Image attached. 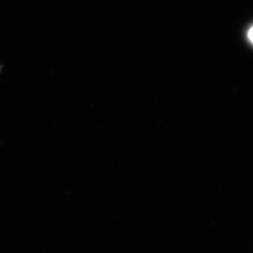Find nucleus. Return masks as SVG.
I'll list each match as a JSON object with an SVG mask.
<instances>
[{
    "mask_svg": "<svg viewBox=\"0 0 253 253\" xmlns=\"http://www.w3.org/2000/svg\"><path fill=\"white\" fill-rule=\"evenodd\" d=\"M247 36H248V39H249V41H250V42L253 44V26H252V27L249 29Z\"/></svg>",
    "mask_w": 253,
    "mask_h": 253,
    "instance_id": "1",
    "label": "nucleus"
}]
</instances>
